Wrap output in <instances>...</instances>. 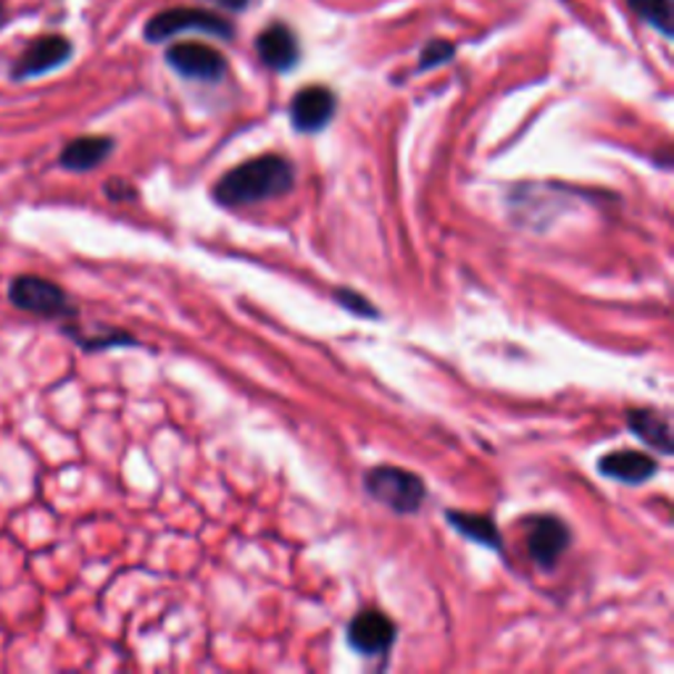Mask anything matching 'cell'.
<instances>
[{"mask_svg":"<svg viewBox=\"0 0 674 674\" xmlns=\"http://www.w3.org/2000/svg\"><path fill=\"white\" fill-rule=\"evenodd\" d=\"M296 185V169L285 156L267 153L258 159L242 161L229 169L214 185V200L225 209H242V206L264 204V200L288 196Z\"/></svg>","mask_w":674,"mask_h":674,"instance_id":"cell-1","label":"cell"},{"mask_svg":"<svg viewBox=\"0 0 674 674\" xmlns=\"http://www.w3.org/2000/svg\"><path fill=\"white\" fill-rule=\"evenodd\" d=\"M364 487L377 504L396 514H417L427 498L425 479L400 466L379 464L364 475Z\"/></svg>","mask_w":674,"mask_h":674,"instance_id":"cell-2","label":"cell"},{"mask_svg":"<svg viewBox=\"0 0 674 674\" xmlns=\"http://www.w3.org/2000/svg\"><path fill=\"white\" fill-rule=\"evenodd\" d=\"M9 300L19 311L32 314L40 319H75L77 306L71 304L69 293L53 279L38 275H19L9 285Z\"/></svg>","mask_w":674,"mask_h":674,"instance_id":"cell-3","label":"cell"},{"mask_svg":"<svg viewBox=\"0 0 674 674\" xmlns=\"http://www.w3.org/2000/svg\"><path fill=\"white\" fill-rule=\"evenodd\" d=\"M179 32H204L229 40L235 34L232 24L225 17L204 9H167L156 13L146 24V38L150 42H163Z\"/></svg>","mask_w":674,"mask_h":674,"instance_id":"cell-4","label":"cell"},{"mask_svg":"<svg viewBox=\"0 0 674 674\" xmlns=\"http://www.w3.org/2000/svg\"><path fill=\"white\" fill-rule=\"evenodd\" d=\"M572 543V529L558 516L541 514L527 522V554L541 569H554Z\"/></svg>","mask_w":674,"mask_h":674,"instance_id":"cell-5","label":"cell"},{"mask_svg":"<svg viewBox=\"0 0 674 674\" xmlns=\"http://www.w3.org/2000/svg\"><path fill=\"white\" fill-rule=\"evenodd\" d=\"M169 67L188 80L219 82L227 75V59L204 42H177L167 53Z\"/></svg>","mask_w":674,"mask_h":674,"instance_id":"cell-6","label":"cell"},{"mask_svg":"<svg viewBox=\"0 0 674 674\" xmlns=\"http://www.w3.org/2000/svg\"><path fill=\"white\" fill-rule=\"evenodd\" d=\"M348 645L361 656H379L396 643V622L379 608H364L348 625Z\"/></svg>","mask_w":674,"mask_h":674,"instance_id":"cell-7","label":"cell"},{"mask_svg":"<svg viewBox=\"0 0 674 674\" xmlns=\"http://www.w3.org/2000/svg\"><path fill=\"white\" fill-rule=\"evenodd\" d=\"M337 98L335 92L325 88V85H308V88L298 90L290 103V121L298 132L314 135L325 129L335 117Z\"/></svg>","mask_w":674,"mask_h":674,"instance_id":"cell-8","label":"cell"},{"mask_svg":"<svg viewBox=\"0 0 674 674\" xmlns=\"http://www.w3.org/2000/svg\"><path fill=\"white\" fill-rule=\"evenodd\" d=\"M71 56V42L61 34H46V38L34 40L30 48L21 53V59L13 63V80H30L40 77L50 69H59L67 63Z\"/></svg>","mask_w":674,"mask_h":674,"instance_id":"cell-9","label":"cell"},{"mask_svg":"<svg viewBox=\"0 0 674 674\" xmlns=\"http://www.w3.org/2000/svg\"><path fill=\"white\" fill-rule=\"evenodd\" d=\"M598 472L604 477H612L616 483L625 485H643L658 472L656 458L635 448L612 450V454L598 458Z\"/></svg>","mask_w":674,"mask_h":674,"instance_id":"cell-10","label":"cell"},{"mask_svg":"<svg viewBox=\"0 0 674 674\" xmlns=\"http://www.w3.org/2000/svg\"><path fill=\"white\" fill-rule=\"evenodd\" d=\"M256 50L261 61L275 71H290L298 63V38L283 21L269 24L267 30L258 34Z\"/></svg>","mask_w":674,"mask_h":674,"instance_id":"cell-11","label":"cell"},{"mask_svg":"<svg viewBox=\"0 0 674 674\" xmlns=\"http://www.w3.org/2000/svg\"><path fill=\"white\" fill-rule=\"evenodd\" d=\"M113 140L106 135H85L67 142V148L61 150L59 163L69 171H92L100 167L111 156Z\"/></svg>","mask_w":674,"mask_h":674,"instance_id":"cell-12","label":"cell"},{"mask_svg":"<svg viewBox=\"0 0 674 674\" xmlns=\"http://www.w3.org/2000/svg\"><path fill=\"white\" fill-rule=\"evenodd\" d=\"M627 427L635 437H641L645 446L656 448L664 456L672 454V427L654 408H630Z\"/></svg>","mask_w":674,"mask_h":674,"instance_id":"cell-13","label":"cell"},{"mask_svg":"<svg viewBox=\"0 0 674 674\" xmlns=\"http://www.w3.org/2000/svg\"><path fill=\"white\" fill-rule=\"evenodd\" d=\"M448 525L464 535L466 541L477 543L490 551H504V537H500L496 522L487 514H469V512H446Z\"/></svg>","mask_w":674,"mask_h":674,"instance_id":"cell-14","label":"cell"},{"mask_svg":"<svg viewBox=\"0 0 674 674\" xmlns=\"http://www.w3.org/2000/svg\"><path fill=\"white\" fill-rule=\"evenodd\" d=\"M633 6L637 17L648 21L651 27H656L658 32L672 38L674 34V3L672 0H627Z\"/></svg>","mask_w":674,"mask_h":674,"instance_id":"cell-15","label":"cell"},{"mask_svg":"<svg viewBox=\"0 0 674 674\" xmlns=\"http://www.w3.org/2000/svg\"><path fill=\"white\" fill-rule=\"evenodd\" d=\"M71 335V340H77L85 350H100V348H113V346H138L129 333H119V329H109L103 335H82L77 329H67Z\"/></svg>","mask_w":674,"mask_h":674,"instance_id":"cell-16","label":"cell"},{"mask_svg":"<svg viewBox=\"0 0 674 674\" xmlns=\"http://www.w3.org/2000/svg\"><path fill=\"white\" fill-rule=\"evenodd\" d=\"M335 300L340 304L346 311L356 314V317H364V319H379V308L371 304V300L367 296H361V293L350 290V288H340L335 290Z\"/></svg>","mask_w":674,"mask_h":674,"instance_id":"cell-17","label":"cell"},{"mask_svg":"<svg viewBox=\"0 0 674 674\" xmlns=\"http://www.w3.org/2000/svg\"><path fill=\"white\" fill-rule=\"evenodd\" d=\"M454 53H456L454 42H448V40H433L425 50H422L419 69L425 71V69L440 67V63H446V61L454 59Z\"/></svg>","mask_w":674,"mask_h":674,"instance_id":"cell-18","label":"cell"},{"mask_svg":"<svg viewBox=\"0 0 674 674\" xmlns=\"http://www.w3.org/2000/svg\"><path fill=\"white\" fill-rule=\"evenodd\" d=\"M103 192L109 196L111 200H135L138 198V190L132 188V185L125 182V179H109V182L103 185Z\"/></svg>","mask_w":674,"mask_h":674,"instance_id":"cell-19","label":"cell"},{"mask_svg":"<svg viewBox=\"0 0 674 674\" xmlns=\"http://www.w3.org/2000/svg\"><path fill=\"white\" fill-rule=\"evenodd\" d=\"M214 3L221 6V9H227V11H242L250 0H214Z\"/></svg>","mask_w":674,"mask_h":674,"instance_id":"cell-20","label":"cell"},{"mask_svg":"<svg viewBox=\"0 0 674 674\" xmlns=\"http://www.w3.org/2000/svg\"><path fill=\"white\" fill-rule=\"evenodd\" d=\"M0 21H3V13H0Z\"/></svg>","mask_w":674,"mask_h":674,"instance_id":"cell-21","label":"cell"}]
</instances>
